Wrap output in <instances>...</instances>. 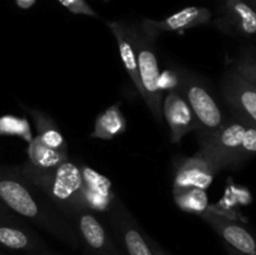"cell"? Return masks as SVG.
<instances>
[{
	"label": "cell",
	"instance_id": "6da1fadb",
	"mask_svg": "<svg viewBox=\"0 0 256 255\" xmlns=\"http://www.w3.org/2000/svg\"><path fill=\"white\" fill-rule=\"evenodd\" d=\"M0 202L72 249L80 248L78 235L69 220L16 168L0 165Z\"/></svg>",
	"mask_w": 256,
	"mask_h": 255
},
{
	"label": "cell",
	"instance_id": "7a4b0ae2",
	"mask_svg": "<svg viewBox=\"0 0 256 255\" xmlns=\"http://www.w3.org/2000/svg\"><path fill=\"white\" fill-rule=\"evenodd\" d=\"M18 172L40 190L68 220L82 210H88L82 199V166L66 160L52 169H38L30 162Z\"/></svg>",
	"mask_w": 256,
	"mask_h": 255
},
{
	"label": "cell",
	"instance_id": "3957f363",
	"mask_svg": "<svg viewBox=\"0 0 256 255\" xmlns=\"http://www.w3.org/2000/svg\"><path fill=\"white\" fill-rule=\"evenodd\" d=\"M202 154L218 172L238 169L256 156V128L239 118L225 120L222 126L205 142H199Z\"/></svg>",
	"mask_w": 256,
	"mask_h": 255
},
{
	"label": "cell",
	"instance_id": "277c9868",
	"mask_svg": "<svg viewBox=\"0 0 256 255\" xmlns=\"http://www.w3.org/2000/svg\"><path fill=\"white\" fill-rule=\"evenodd\" d=\"M178 90L194 114L198 140L199 142H205L222 126L226 119L208 88L198 78L185 72H182L179 75Z\"/></svg>",
	"mask_w": 256,
	"mask_h": 255
},
{
	"label": "cell",
	"instance_id": "5b68a950",
	"mask_svg": "<svg viewBox=\"0 0 256 255\" xmlns=\"http://www.w3.org/2000/svg\"><path fill=\"white\" fill-rule=\"evenodd\" d=\"M130 40L136 52L138 69H139L140 82L144 89V102L148 105L152 114L158 122L162 119V92L159 88L160 70L158 64V58L152 46V40H150L142 28L128 24Z\"/></svg>",
	"mask_w": 256,
	"mask_h": 255
},
{
	"label": "cell",
	"instance_id": "8992f818",
	"mask_svg": "<svg viewBox=\"0 0 256 255\" xmlns=\"http://www.w3.org/2000/svg\"><path fill=\"white\" fill-rule=\"evenodd\" d=\"M109 224L112 234L124 255H155L148 242L146 234L142 232L125 205L115 196L109 212Z\"/></svg>",
	"mask_w": 256,
	"mask_h": 255
},
{
	"label": "cell",
	"instance_id": "52a82bcc",
	"mask_svg": "<svg viewBox=\"0 0 256 255\" xmlns=\"http://www.w3.org/2000/svg\"><path fill=\"white\" fill-rule=\"evenodd\" d=\"M88 255H124L109 230L90 210H82L69 219Z\"/></svg>",
	"mask_w": 256,
	"mask_h": 255
},
{
	"label": "cell",
	"instance_id": "ba28073f",
	"mask_svg": "<svg viewBox=\"0 0 256 255\" xmlns=\"http://www.w3.org/2000/svg\"><path fill=\"white\" fill-rule=\"evenodd\" d=\"M222 92L235 116L256 128V89L235 70L224 75Z\"/></svg>",
	"mask_w": 256,
	"mask_h": 255
},
{
	"label": "cell",
	"instance_id": "9c48e42d",
	"mask_svg": "<svg viewBox=\"0 0 256 255\" xmlns=\"http://www.w3.org/2000/svg\"><path fill=\"white\" fill-rule=\"evenodd\" d=\"M200 216L206 222L225 242L244 255H256V238L234 218L208 209Z\"/></svg>",
	"mask_w": 256,
	"mask_h": 255
},
{
	"label": "cell",
	"instance_id": "30bf717a",
	"mask_svg": "<svg viewBox=\"0 0 256 255\" xmlns=\"http://www.w3.org/2000/svg\"><path fill=\"white\" fill-rule=\"evenodd\" d=\"M210 19H212V12L206 8L188 6L164 20L144 19L140 24V28L144 34L154 42V39H156L162 32L192 29V28L208 24Z\"/></svg>",
	"mask_w": 256,
	"mask_h": 255
},
{
	"label": "cell",
	"instance_id": "8fae6325",
	"mask_svg": "<svg viewBox=\"0 0 256 255\" xmlns=\"http://www.w3.org/2000/svg\"><path fill=\"white\" fill-rule=\"evenodd\" d=\"M216 172H219L216 168L199 152L180 159L174 172V190L192 188L205 190L210 186Z\"/></svg>",
	"mask_w": 256,
	"mask_h": 255
},
{
	"label": "cell",
	"instance_id": "7c38bea8",
	"mask_svg": "<svg viewBox=\"0 0 256 255\" xmlns=\"http://www.w3.org/2000/svg\"><path fill=\"white\" fill-rule=\"evenodd\" d=\"M0 248L15 252H42L46 249L44 240L30 228L12 219L0 216Z\"/></svg>",
	"mask_w": 256,
	"mask_h": 255
},
{
	"label": "cell",
	"instance_id": "4fadbf2b",
	"mask_svg": "<svg viewBox=\"0 0 256 255\" xmlns=\"http://www.w3.org/2000/svg\"><path fill=\"white\" fill-rule=\"evenodd\" d=\"M162 116L170 129V140L178 144L182 138L195 130V118L189 104L178 89L170 90L162 102Z\"/></svg>",
	"mask_w": 256,
	"mask_h": 255
},
{
	"label": "cell",
	"instance_id": "5bb4252c",
	"mask_svg": "<svg viewBox=\"0 0 256 255\" xmlns=\"http://www.w3.org/2000/svg\"><path fill=\"white\" fill-rule=\"evenodd\" d=\"M82 199L90 212H108L115 196L110 180L89 166H82Z\"/></svg>",
	"mask_w": 256,
	"mask_h": 255
},
{
	"label": "cell",
	"instance_id": "9a60e30c",
	"mask_svg": "<svg viewBox=\"0 0 256 255\" xmlns=\"http://www.w3.org/2000/svg\"><path fill=\"white\" fill-rule=\"evenodd\" d=\"M108 26L112 30V35L115 36L119 46L120 56H122V62L124 64L125 70H126L128 75L130 76L132 82H134L135 88H136L138 92L142 95L144 99V89H142V82H140L139 76V69H138V60H136V52H135L132 42L130 40L129 30H128V24L122 22H109Z\"/></svg>",
	"mask_w": 256,
	"mask_h": 255
},
{
	"label": "cell",
	"instance_id": "2e32d148",
	"mask_svg": "<svg viewBox=\"0 0 256 255\" xmlns=\"http://www.w3.org/2000/svg\"><path fill=\"white\" fill-rule=\"evenodd\" d=\"M225 19L238 32L246 36L256 35V10L242 0H228Z\"/></svg>",
	"mask_w": 256,
	"mask_h": 255
},
{
	"label": "cell",
	"instance_id": "e0dca14e",
	"mask_svg": "<svg viewBox=\"0 0 256 255\" xmlns=\"http://www.w3.org/2000/svg\"><path fill=\"white\" fill-rule=\"evenodd\" d=\"M126 130V120L120 110V104H114L99 114L95 119L94 130L90 136L102 140H112Z\"/></svg>",
	"mask_w": 256,
	"mask_h": 255
},
{
	"label": "cell",
	"instance_id": "ac0fdd59",
	"mask_svg": "<svg viewBox=\"0 0 256 255\" xmlns=\"http://www.w3.org/2000/svg\"><path fill=\"white\" fill-rule=\"evenodd\" d=\"M28 156L32 166L38 169H52L69 160L68 152L52 149L45 145L39 136L32 138L28 148Z\"/></svg>",
	"mask_w": 256,
	"mask_h": 255
},
{
	"label": "cell",
	"instance_id": "d6986e66",
	"mask_svg": "<svg viewBox=\"0 0 256 255\" xmlns=\"http://www.w3.org/2000/svg\"><path fill=\"white\" fill-rule=\"evenodd\" d=\"M28 112L34 120V124L38 130V136L40 138V140L52 149L68 152L66 140L62 136V132L54 122V120L49 115L42 112V110L28 109Z\"/></svg>",
	"mask_w": 256,
	"mask_h": 255
},
{
	"label": "cell",
	"instance_id": "ffe728a7",
	"mask_svg": "<svg viewBox=\"0 0 256 255\" xmlns=\"http://www.w3.org/2000/svg\"><path fill=\"white\" fill-rule=\"evenodd\" d=\"M172 192L176 205L184 212L202 215L208 210L209 202L205 190L192 188V189L172 190Z\"/></svg>",
	"mask_w": 256,
	"mask_h": 255
},
{
	"label": "cell",
	"instance_id": "44dd1931",
	"mask_svg": "<svg viewBox=\"0 0 256 255\" xmlns=\"http://www.w3.org/2000/svg\"><path fill=\"white\" fill-rule=\"evenodd\" d=\"M0 134L16 135L26 142H32V130L26 119L16 116L0 118Z\"/></svg>",
	"mask_w": 256,
	"mask_h": 255
},
{
	"label": "cell",
	"instance_id": "7402d4cb",
	"mask_svg": "<svg viewBox=\"0 0 256 255\" xmlns=\"http://www.w3.org/2000/svg\"><path fill=\"white\" fill-rule=\"evenodd\" d=\"M59 2L72 14L98 18L96 12L92 10V8L85 0H59Z\"/></svg>",
	"mask_w": 256,
	"mask_h": 255
},
{
	"label": "cell",
	"instance_id": "603a6c76",
	"mask_svg": "<svg viewBox=\"0 0 256 255\" xmlns=\"http://www.w3.org/2000/svg\"><path fill=\"white\" fill-rule=\"evenodd\" d=\"M235 72H239L256 89V66L248 58H242L235 66Z\"/></svg>",
	"mask_w": 256,
	"mask_h": 255
},
{
	"label": "cell",
	"instance_id": "cb8c5ba5",
	"mask_svg": "<svg viewBox=\"0 0 256 255\" xmlns=\"http://www.w3.org/2000/svg\"><path fill=\"white\" fill-rule=\"evenodd\" d=\"M178 84H179V75L175 74V72H170V70H166L162 74H160L159 76V88L160 90L169 89L174 90L178 88Z\"/></svg>",
	"mask_w": 256,
	"mask_h": 255
},
{
	"label": "cell",
	"instance_id": "d4e9b609",
	"mask_svg": "<svg viewBox=\"0 0 256 255\" xmlns=\"http://www.w3.org/2000/svg\"><path fill=\"white\" fill-rule=\"evenodd\" d=\"M146 238H148V242H149L150 246H152V252H154V254H155V255H170L169 252H165V250L162 249V248L160 246V245L158 244V242H155V240L152 239V238H150L149 235H146Z\"/></svg>",
	"mask_w": 256,
	"mask_h": 255
},
{
	"label": "cell",
	"instance_id": "484cf974",
	"mask_svg": "<svg viewBox=\"0 0 256 255\" xmlns=\"http://www.w3.org/2000/svg\"><path fill=\"white\" fill-rule=\"evenodd\" d=\"M15 2H16L18 6L22 9H29L36 2V0H15Z\"/></svg>",
	"mask_w": 256,
	"mask_h": 255
},
{
	"label": "cell",
	"instance_id": "4316f807",
	"mask_svg": "<svg viewBox=\"0 0 256 255\" xmlns=\"http://www.w3.org/2000/svg\"><path fill=\"white\" fill-rule=\"evenodd\" d=\"M5 215H10V210L0 202V216H5Z\"/></svg>",
	"mask_w": 256,
	"mask_h": 255
},
{
	"label": "cell",
	"instance_id": "83f0119b",
	"mask_svg": "<svg viewBox=\"0 0 256 255\" xmlns=\"http://www.w3.org/2000/svg\"><path fill=\"white\" fill-rule=\"evenodd\" d=\"M225 248H226V252H228V254H229V255H235V254H234V252H232V248H230L229 245H226V244H225Z\"/></svg>",
	"mask_w": 256,
	"mask_h": 255
},
{
	"label": "cell",
	"instance_id": "f1b7e54d",
	"mask_svg": "<svg viewBox=\"0 0 256 255\" xmlns=\"http://www.w3.org/2000/svg\"><path fill=\"white\" fill-rule=\"evenodd\" d=\"M246 58H248V59H249L250 62H252V64H254L255 66H256V55H255V56H246Z\"/></svg>",
	"mask_w": 256,
	"mask_h": 255
},
{
	"label": "cell",
	"instance_id": "f546056e",
	"mask_svg": "<svg viewBox=\"0 0 256 255\" xmlns=\"http://www.w3.org/2000/svg\"><path fill=\"white\" fill-rule=\"evenodd\" d=\"M28 255H48V254H42V252H29Z\"/></svg>",
	"mask_w": 256,
	"mask_h": 255
},
{
	"label": "cell",
	"instance_id": "4dcf8cb0",
	"mask_svg": "<svg viewBox=\"0 0 256 255\" xmlns=\"http://www.w3.org/2000/svg\"><path fill=\"white\" fill-rule=\"evenodd\" d=\"M230 248H232V246H230ZM232 252H234V254H235V255H244V254H242V252H236V250H235V249H232Z\"/></svg>",
	"mask_w": 256,
	"mask_h": 255
},
{
	"label": "cell",
	"instance_id": "1f68e13d",
	"mask_svg": "<svg viewBox=\"0 0 256 255\" xmlns=\"http://www.w3.org/2000/svg\"><path fill=\"white\" fill-rule=\"evenodd\" d=\"M0 255H2V254H0Z\"/></svg>",
	"mask_w": 256,
	"mask_h": 255
}]
</instances>
